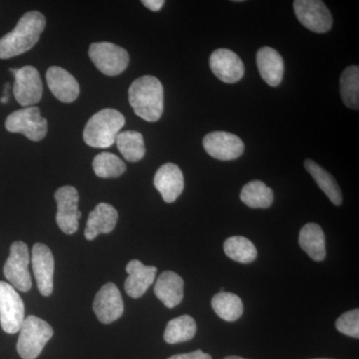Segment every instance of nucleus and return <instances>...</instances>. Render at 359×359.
I'll return each mask as SVG.
<instances>
[{"label":"nucleus","mask_w":359,"mask_h":359,"mask_svg":"<svg viewBox=\"0 0 359 359\" xmlns=\"http://www.w3.org/2000/svg\"><path fill=\"white\" fill-rule=\"evenodd\" d=\"M46 20L39 11L26 13L15 28L0 39V59H9L25 53L39 42Z\"/></svg>","instance_id":"nucleus-1"},{"label":"nucleus","mask_w":359,"mask_h":359,"mask_svg":"<svg viewBox=\"0 0 359 359\" xmlns=\"http://www.w3.org/2000/svg\"><path fill=\"white\" fill-rule=\"evenodd\" d=\"M129 102L142 119L158 121L164 111V88L160 80L151 75L135 80L129 88Z\"/></svg>","instance_id":"nucleus-2"},{"label":"nucleus","mask_w":359,"mask_h":359,"mask_svg":"<svg viewBox=\"0 0 359 359\" xmlns=\"http://www.w3.org/2000/svg\"><path fill=\"white\" fill-rule=\"evenodd\" d=\"M125 124L124 116L115 109H103L90 118L85 126V143L93 148H109Z\"/></svg>","instance_id":"nucleus-3"},{"label":"nucleus","mask_w":359,"mask_h":359,"mask_svg":"<svg viewBox=\"0 0 359 359\" xmlns=\"http://www.w3.org/2000/svg\"><path fill=\"white\" fill-rule=\"evenodd\" d=\"M53 337V328L47 321L28 316L20 330L18 353L23 359H35Z\"/></svg>","instance_id":"nucleus-4"},{"label":"nucleus","mask_w":359,"mask_h":359,"mask_svg":"<svg viewBox=\"0 0 359 359\" xmlns=\"http://www.w3.org/2000/svg\"><path fill=\"white\" fill-rule=\"evenodd\" d=\"M30 255L27 245L16 241L11 245V254L4 264V273L8 283L20 292H29L32 287L29 266Z\"/></svg>","instance_id":"nucleus-5"},{"label":"nucleus","mask_w":359,"mask_h":359,"mask_svg":"<svg viewBox=\"0 0 359 359\" xmlns=\"http://www.w3.org/2000/svg\"><path fill=\"white\" fill-rule=\"evenodd\" d=\"M89 57L94 65L107 76H117L129 65V54L122 47L110 42L92 43Z\"/></svg>","instance_id":"nucleus-6"},{"label":"nucleus","mask_w":359,"mask_h":359,"mask_svg":"<svg viewBox=\"0 0 359 359\" xmlns=\"http://www.w3.org/2000/svg\"><path fill=\"white\" fill-rule=\"evenodd\" d=\"M6 128L11 133H20L29 140L37 142L46 136L48 123L42 117L39 107L23 108L7 117Z\"/></svg>","instance_id":"nucleus-7"},{"label":"nucleus","mask_w":359,"mask_h":359,"mask_svg":"<svg viewBox=\"0 0 359 359\" xmlns=\"http://www.w3.org/2000/svg\"><path fill=\"white\" fill-rule=\"evenodd\" d=\"M25 320V304L11 283L0 282V325L6 334L20 332Z\"/></svg>","instance_id":"nucleus-8"},{"label":"nucleus","mask_w":359,"mask_h":359,"mask_svg":"<svg viewBox=\"0 0 359 359\" xmlns=\"http://www.w3.org/2000/svg\"><path fill=\"white\" fill-rule=\"evenodd\" d=\"M15 77L13 94L16 101L23 107H32L39 102L43 94L41 77L33 66H25L20 69H11Z\"/></svg>","instance_id":"nucleus-9"},{"label":"nucleus","mask_w":359,"mask_h":359,"mask_svg":"<svg viewBox=\"0 0 359 359\" xmlns=\"http://www.w3.org/2000/svg\"><path fill=\"white\" fill-rule=\"evenodd\" d=\"M54 198L57 203L56 223L66 235H73L79 228V219L82 216L78 210L79 194L74 187L65 186L56 191Z\"/></svg>","instance_id":"nucleus-10"},{"label":"nucleus","mask_w":359,"mask_h":359,"mask_svg":"<svg viewBox=\"0 0 359 359\" xmlns=\"http://www.w3.org/2000/svg\"><path fill=\"white\" fill-rule=\"evenodd\" d=\"M294 9L297 20L304 27L316 33L330 32L332 16L325 2L320 0H297Z\"/></svg>","instance_id":"nucleus-11"},{"label":"nucleus","mask_w":359,"mask_h":359,"mask_svg":"<svg viewBox=\"0 0 359 359\" xmlns=\"http://www.w3.org/2000/svg\"><path fill=\"white\" fill-rule=\"evenodd\" d=\"M205 152L215 159L231 161L238 159L245 151L244 142L237 135L229 132H211L203 140Z\"/></svg>","instance_id":"nucleus-12"},{"label":"nucleus","mask_w":359,"mask_h":359,"mask_svg":"<svg viewBox=\"0 0 359 359\" xmlns=\"http://www.w3.org/2000/svg\"><path fill=\"white\" fill-rule=\"evenodd\" d=\"M93 311L97 318L104 325H110L121 318L124 313V302L121 292L114 283H106L97 292Z\"/></svg>","instance_id":"nucleus-13"},{"label":"nucleus","mask_w":359,"mask_h":359,"mask_svg":"<svg viewBox=\"0 0 359 359\" xmlns=\"http://www.w3.org/2000/svg\"><path fill=\"white\" fill-rule=\"evenodd\" d=\"M32 271L40 294L49 297L53 292L54 257L46 245L37 243L32 252Z\"/></svg>","instance_id":"nucleus-14"},{"label":"nucleus","mask_w":359,"mask_h":359,"mask_svg":"<svg viewBox=\"0 0 359 359\" xmlns=\"http://www.w3.org/2000/svg\"><path fill=\"white\" fill-rule=\"evenodd\" d=\"M210 67L217 78L224 83H236L245 74L242 59L229 49H217L212 52L210 57Z\"/></svg>","instance_id":"nucleus-15"},{"label":"nucleus","mask_w":359,"mask_h":359,"mask_svg":"<svg viewBox=\"0 0 359 359\" xmlns=\"http://www.w3.org/2000/svg\"><path fill=\"white\" fill-rule=\"evenodd\" d=\"M126 271L128 278L125 280V290L132 299H139L154 283L157 268L145 266L138 259H132L126 266Z\"/></svg>","instance_id":"nucleus-16"},{"label":"nucleus","mask_w":359,"mask_h":359,"mask_svg":"<svg viewBox=\"0 0 359 359\" xmlns=\"http://www.w3.org/2000/svg\"><path fill=\"white\" fill-rule=\"evenodd\" d=\"M154 185L163 200L174 203L184 190V176L181 169L173 163H167L159 168L154 177Z\"/></svg>","instance_id":"nucleus-17"},{"label":"nucleus","mask_w":359,"mask_h":359,"mask_svg":"<svg viewBox=\"0 0 359 359\" xmlns=\"http://www.w3.org/2000/svg\"><path fill=\"white\" fill-rule=\"evenodd\" d=\"M49 89L59 101L71 103L76 100L80 93L77 80L67 70L58 66H52L46 72Z\"/></svg>","instance_id":"nucleus-18"},{"label":"nucleus","mask_w":359,"mask_h":359,"mask_svg":"<svg viewBox=\"0 0 359 359\" xmlns=\"http://www.w3.org/2000/svg\"><path fill=\"white\" fill-rule=\"evenodd\" d=\"M118 221V212L113 205L107 203L97 205L90 212L84 236L86 240L92 241L101 233H109L114 230Z\"/></svg>","instance_id":"nucleus-19"},{"label":"nucleus","mask_w":359,"mask_h":359,"mask_svg":"<svg viewBox=\"0 0 359 359\" xmlns=\"http://www.w3.org/2000/svg\"><path fill=\"white\" fill-rule=\"evenodd\" d=\"M257 65L266 84L271 87L280 84L285 72V63L278 51L271 47H262L257 53Z\"/></svg>","instance_id":"nucleus-20"},{"label":"nucleus","mask_w":359,"mask_h":359,"mask_svg":"<svg viewBox=\"0 0 359 359\" xmlns=\"http://www.w3.org/2000/svg\"><path fill=\"white\" fill-rule=\"evenodd\" d=\"M154 292L165 306L173 309L183 301V278L174 271H164L156 280Z\"/></svg>","instance_id":"nucleus-21"},{"label":"nucleus","mask_w":359,"mask_h":359,"mask_svg":"<svg viewBox=\"0 0 359 359\" xmlns=\"http://www.w3.org/2000/svg\"><path fill=\"white\" fill-rule=\"evenodd\" d=\"M299 245L313 261L321 262L327 256L325 237L323 229L318 224L309 223L299 231Z\"/></svg>","instance_id":"nucleus-22"},{"label":"nucleus","mask_w":359,"mask_h":359,"mask_svg":"<svg viewBox=\"0 0 359 359\" xmlns=\"http://www.w3.org/2000/svg\"><path fill=\"white\" fill-rule=\"evenodd\" d=\"M304 168L311 175L316 183L320 187V190L327 196L328 199L332 201V204L335 205H341V190H340L339 184L337 183L334 177L313 160L304 161Z\"/></svg>","instance_id":"nucleus-23"},{"label":"nucleus","mask_w":359,"mask_h":359,"mask_svg":"<svg viewBox=\"0 0 359 359\" xmlns=\"http://www.w3.org/2000/svg\"><path fill=\"white\" fill-rule=\"evenodd\" d=\"M212 308L222 320L233 323L244 313V304L237 294L231 292H219L212 299Z\"/></svg>","instance_id":"nucleus-24"},{"label":"nucleus","mask_w":359,"mask_h":359,"mask_svg":"<svg viewBox=\"0 0 359 359\" xmlns=\"http://www.w3.org/2000/svg\"><path fill=\"white\" fill-rule=\"evenodd\" d=\"M241 200L252 209H266L273 202V192L262 181H252L243 187Z\"/></svg>","instance_id":"nucleus-25"},{"label":"nucleus","mask_w":359,"mask_h":359,"mask_svg":"<svg viewBox=\"0 0 359 359\" xmlns=\"http://www.w3.org/2000/svg\"><path fill=\"white\" fill-rule=\"evenodd\" d=\"M196 332L197 325L195 320L192 316L184 314L168 323L164 332V339L167 344H180L192 339Z\"/></svg>","instance_id":"nucleus-26"},{"label":"nucleus","mask_w":359,"mask_h":359,"mask_svg":"<svg viewBox=\"0 0 359 359\" xmlns=\"http://www.w3.org/2000/svg\"><path fill=\"white\" fill-rule=\"evenodd\" d=\"M117 147L125 160L136 163L146 154L145 143L141 133L136 131L120 132L116 138Z\"/></svg>","instance_id":"nucleus-27"},{"label":"nucleus","mask_w":359,"mask_h":359,"mask_svg":"<svg viewBox=\"0 0 359 359\" xmlns=\"http://www.w3.org/2000/svg\"><path fill=\"white\" fill-rule=\"evenodd\" d=\"M340 94L346 107L358 110L359 107V68L349 66L340 77Z\"/></svg>","instance_id":"nucleus-28"},{"label":"nucleus","mask_w":359,"mask_h":359,"mask_svg":"<svg viewBox=\"0 0 359 359\" xmlns=\"http://www.w3.org/2000/svg\"><path fill=\"white\" fill-rule=\"evenodd\" d=\"M224 254L238 263H252L257 257V248L249 240L241 236L229 238L224 244Z\"/></svg>","instance_id":"nucleus-29"},{"label":"nucleus","mask_w":359,"mask_h":359,"mask_svg":"<svg viewBox=\"0 0 359 359\" xmlns=\"http://www.w3.org/2000/svg\"><path fill=\"white\" fill-rule=\"evenodd\" d=\"M94 172L99 178H118L126 171V165L118 156L104 152L93 160Z\"/></svg>","instance_id":"nucleus-30"},{"label":"nucleus","mask_w":359,"mask_h":359,"mask_svg":"<svg viewBox=\"0 0 359 359\" xmlns=\"http://www.w3.org/2000/svg\"><path fill=\"white\" fill-rule=\"evenodd\" d=\"M335 327L341 334L358 339L359 337V311L358 309L347 311L337 318Z\"/></svg>","instance_id":"nucleus-31"},{"label":"nucleus","mask_w":359,"mask_h":359,"mask_svg":"<svg viewBox=\"0 0 359 359\" xmlns=\"http://www.w3.org/2000/svg\"><path fill=\"white\" fill-rule=\"evenodd\" d=\"M168 359H212V356L198 349L193 353L177 354Z\"/></svg>","instance_id":"nucleus-32"},{"label":"nucleus","mask_w":359,"mask_h":359,"mask_svg":"<svg viewBox=\"0 0 359 359\" xmlns=\"http://www.w3.org/2000/svg\"><path fill=\"white\" fill-rule=\"evenodd\" d=\"M142 4L152 11H159L164 6V0H143Z\"/></svg>","instance_id":"nucleus-33"},{"label":"nucleus","mask_w":359,"mask_h":359,"mask_svg":"<svg viewBox=\"0 0 359 359\" xmlns=\"http://www.w3.org/2000/svg\"><path fill=\"white\" fill-rule=\"evenodd\" d=\"M9 96H4L1 99H0V102L6 104L8 102Z\"/></svg>","instance_id":"nucleus-34"},{"label":"nucleus","mask_w":359,"mask_h":359,"mask_svg":"<svg viewBox=\"0 0 359 359\" xmlns=\"http://www.w3.org/2000/svg\"><path fill=\"white\" fill-rule=\"evenodd\" d=\"M224 359H245L243 358H240V356H228V358Z\"/></svg>","instance_id":"nucleus-35"},{"label":"nucleus","mask_w":359,"mask_h":359,"mask_svg":"<svg viewBox=\"0 0 359 359\" xmlns=\"http://www.w3.org/2000/svg\"><path fill=\"white\" fill-rule=\"evenodd\" d=\"M316 359H327V358H316Z\"/></svg>","instance_id":"nucleus-36"}]
</instances>
